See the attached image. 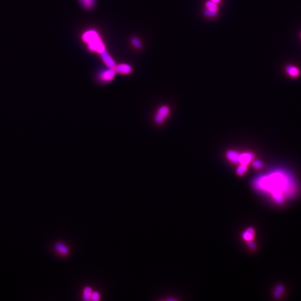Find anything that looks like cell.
Returning a JSON list of instances; mask_svg holds the SVG:
<instances>
[{"instance_id":"obj_4","label":"cell","mask_w":301,"mask_h":301,"mask_svg":"<svg viewBox=\"0 0 301 301\" xmlns=\"http://www.w3.org/2000/svg\"><path fill=\"white\" fill-rule=\"evenodd\" d=\"M87 44H88V48L91 51H97L100 53L106 50L104 45L102 41L100 40V38Z\"/></svg>"},{"instance_id":"obj_15","label":"cell","mask_w":301,"mask_h":301,"mask_svg":"<svg viewBox=\"0 0 301 301\" xmlns=\"http://www.w3.org/2000/svg\"><path fill=\"white\" fill-rule=\"evenodd\" d=\"M253 237H254V231L252 229L248 230L247 232H245L244 234V239L247 240H252L253 239Z\"/></svg>"},{"instance_id":"obj_7","label":"cell","mask_w":301,"mask_h":301,"mask_svg":"<svg viewBox=\"0 0 301 301\" xmlns=\"http://www.w3.org/2000/svg\"><path fill=\"white\" fill-rule=\"evenodd\" d=\"M99 38L100 37H99L98 33L94 30L88 31L85 33H84L83 36V39L84 41L87 43H89L90 42H92L93 40H96V38Z\"/></svg>"},{"instance_id":"obj_3","label":"cell","mask_w":301,"mask_h":301,"mask_svg":"<svg viewBox=\"0 0 301 301\" xmlns=\"http://www.w3.org/2000/svg\"><path fill=\"white\" fill-rule=\"evenodd\" d=\"M115 74V70L113 68L103 71L100 74V80L104 83L110 82L114 78Z\"/></svg>"},{"instance_id":"obj_14","label":"cell","mask_w":301,"mask_h":301,"mask_svg":"<svg viewBox=\"0 0 301 301\" xmlns=\"http://www.w3.org/2000/svg\"><path fill=\"white\" fill-rule=\"evenodd\" d=\"M247 170V165H244V164H241L240 166L238 167L237 170V173L239 175L241 176V175H244V173L246 172Z\"/></svg>"},{"instance_id":"obj_2","label":"cell","mask_w":301,"mask_h":301,"mask_svg":"<svg viewBox=\"0 0 301 301\" xmlns=\"http://www.w3.org/2000/svg\"><path fill=\"white\" fill-rule=\"evenodd\" d=\"M170 112L169 108L166 106H161L158 109L156 115L154 116V121L158 124L163 123L166 118L167 115Z\"/></svg>"},{"instance_id":"obj_16","label":"cell","mask_w":301,"mask_h":301,"mask_svg":"<svg viewBox=\"0 0 301 301\" xmlns=\"http://www.w3.org/2000/svg\"><path fill=\"white\" fill-rule=\"evenodd\" d=\"M80 1L84 6L88 9L92 7L94 3V0H80Z\"/></svg>"},{"instance_id":"obj_8","label":"cell","mask_w":301,"mask_h":301,"mask_svg":"<svg viewBox=\"0 0 301 301\" xmlns=\"http://www.w3.org/2000/svg\"><path fill=\"white\" fill-rule=\"evenodd\" d=\"M227 158L231 162L234 163H239L240 162V156L241 154L235 150H229L227 151Z\"/></svg>"},{"instance_id":"obj_18","label":"cell","mask_w":301,"mask_h":301,"mask_svg":"<svg viewBox=\"0 0 301 301\" xmlns=\"http://www.w3.org/2000/svg\"><path fill=\"white\" fill-rule=\"evenodd\" d=\"M132 43L133 45L135 46L136 48H140L141 46H142V44H141V42H140V40L138 38H132Z\"/></svg>"},{"instance_id":"obj_21","label":"cell","mask_w":301,"mask_h":301,"mask_svg":"<svg viewBox=\"0 0 301 301\" xmlns=\"http://www.w3.org/2000/svg\"><path fill=\"white\" fill-rule=\"evenodd\" d=\"M263 163L262 161H260V160H256L254 162H253V166L254 167H256V169H259L260 167L263 166Z\"/></svg>"},{"instance_id":"obj_10","label":"cell","mask_w":301,"mask_h":301,"mask_svg":"<svg viewBox=\"0 0 301 301\" xmlns=\"http://www.w3.org/2000/svg\"><path fill=\"white\" fill-rule=\"evenodd\" d=\"M253 158H254V154L251 152H247V153L241 154L239 163L247 165L251 161L253 160Z\"/></svg>"},{"instance_id":"obj_1","label":"cell","mask_w":301,"mask_h":301,"mask_svg":"<svg viewBox=\"0 0 301 301\" xmlns=\"http://www.w3.org/2000/svg\"><path fill=\"white\" fill-rule=\"evenodd\" d=\"M256 186L260 190L267 192L273 200L282 203L294 195L297 190L295 179L284 171H277L258 178Z\"/></svg>"},{"instance_id":"obj_17","label":"cell","mask_w":301,"mask_h":301,"mask_svg":"<svg viewBox=\"0 0 301 301\" xmlns=\"http://www.w3.org/2000/svg\"><path fill=\"white\" fill-rule=\"evenodd\" d=\"M284 291L283 287L281 285H278L277 287L276 291H274V296L276 297H279L282 295L283 292Z\"/></svg>"},{"instance_id":"obj_19","label":"cell","mask_w":301,"mask_h":301,"mask_svg":"<svg viewBox=\"0 0 301 301\" xmlns=\"http://www.w3.org/2000/svg\"><path fill=\"white\" fill-rule=\"evenodd\" d=\"M100 298V294L98 292H93L92 296H91V300L93 301H99Z\"/></svg>"},{"instance_id":"obj_11","label":"cell","mask_w":301,"mask_h":301,"mask_svg":"<svg viewBox=\"0 0 301 301\" xmlns=\"http://www.w3.org/2000/svg\"><path fill=\"white\" fill-rule=\"evenodd\" d=\"M286 71L288 74L292 77H298L299 74V71L298 68L295 66L289 65L286 67Z\"/></svg>"},{"instance_id":"obj_6","label":"cell","mask_w":301,"mask_h":301,"mask_svg":"<svg viewBox=\"0 0 301 301\" xmlns=\"http://www.w3.org/2000/svg\"><path fill=\"white\" fill-rule=\"evenodd\" d=\"M114 69L115 70L116 73L125 75L130 74L132 71L131 67L127 64H119L117 66L115 65Z\"/></svg>"},{"instance_id":"obj_20","label":"cell","mask_w":301,"mask_h":301,"mask_svg":"<svg viewBox=\"0 0 301 301\" xmlns=\"http://www.w3.org/2000/svg\"><path fill=\"white\" fill-rule=\"evenodd\" d=\"M218 13L213 12V11H210V10H208L206 9L205 10V15L207 16H209V17H214V16H216L218 15Z\"/></svg>"},{"instance_id":"obj_22","label":"cell","mask_w":301,"mask_h":301,"mask_svg":"<svg viewBox=\"0 0 301 301\" xmlns=\"http://www.w3.org/2000/svg\"><path fill=\"white\" fill-rule=\"evenodd\" d=\"M210 1H212V2L216 3H218L220 1V0H210Z\"/></svg>"},{"instance_id":"obj_12","label":"cell","mask_w":301,"mask_h":301,"mask_svg":"<svg viewBox=\"0 0 301 301\" xmlns=\"http://www.w3.org/2000/svg\"><path fill=\"white\" fill-rule=\"evenodd\" d=\"M93 293L92 289L90 287H86L84 288L83 293V299L84 301H90L91 300V296Z\"/></svg>"},{"instance_id":"obj_9","label":"cell","mask_w":301,"mask_h":301,"mask_svg":"<svg viewBox=\"0 0 301 301\" xmlns=\"http://www.w3.org/2000/svg\"><path fill=\"white\" fill-rule=\"evenodd\" d=\"M55 249L58 252V253L63 254L67 255L69 253V248L68 247L64 244L58 242L55 244Z\"/></svg>"},{"instance_id":"obj_5","label":"cell","mask_w":301,"mask_h":301,"mask_svg":"<svg viewBox=\"0 0 301 301\" xmlns=\"http://www.w3.org/2000/svg\"><path fill=\"white\" fill-rule=\"evenodd\" d=\"M100 54L103 61L108 67L113 69L115 67V62L106 50L100 53Z\"/></svg>"},{"instance_id":"obj_13","label":"cell","mask_w":301,"mask_h":301,"mask_svg":"<svg viewBox=\"0 0 301 301\" xmlns=\"http://www.w3.org/2000/svg\"><path fill=\"white\" fill-rule=\"evenodd\" d=\"M205 6H206V9L210 10V11H213V12L218 13L219 7H218L217 3H214V2H212V1L210 0V1H207L206 2Z\"/></svg>"}]
</instances>
